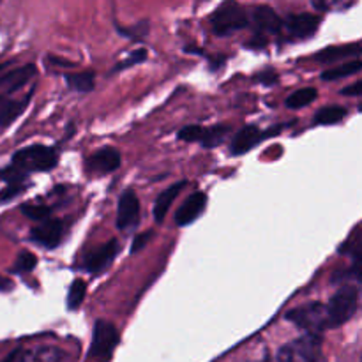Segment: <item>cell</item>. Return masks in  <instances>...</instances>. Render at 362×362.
Instances as JSON below:
<instances>
[{"label": "cell", "mask_w": 362, "mask_h": 362, "mask_svg": "<svg viewBox=\"0 0 362 362\" xmlns=\"http://www.w3.org/2000/svg\"><path fill=\"white\" fill-rule=\"evenodd\" d=\"M59 165V152L46 145H28L14 152L11 165L0 172V179L9 184L23 180L28 173L49 172Z\"/></svg>", "instance_id": "1"}, {"label": "cell", "mask_w": 362, "mask_h": 362, "mask_svg": "<svg viewBox=\"0 0 362 362\" xmlns=\"http://www.w3.org/2000/svg\"><path fill=\"white\" fill-rule=\"evenodd\" d=\"M357 308H359V288L352 285L341 286L325 306L329 329L341 327L343 324L352 320L354 315L357 313Z\"/></svg>", "instance_id": "2"}, {"label": "cell", "mask_w": 362, "mask_h": 362, "mask_svg": "<svg viewBox=\"0 0 362 362\" xmlns=\"http://www.w3.org/2000/svg\"><path fill=\"white\" fill-rule=\"evenodd\" d=\"M211 25L216 35L225 37V35H230L233 32H239L243 28L250 27V14L239 2L228 0V2L221 4L212 13Z\"/></svg>", "instance_id": "3"}, {"label": "cell", "mask_w": 362, "mask_h": 362, "mask_svg": "<svg viewBox=\"0 0 362 362\" xmlns=\"http://www.w3.org/2000/svg\"><path fill=\"white\" fill-rule=\"evenodd\" d=\"M120 341L119 331L112 322L98 320L94 325V334H92L90 352L88 359L94 362H106L113 356V350L117 349Z\"/></svg>", "instance_id": "4"}, {"label": "cell", "mask_w": 362, "mask_h": 362, "mask_svg": "<svg viewBox=\"0 0 362 362\" xmlns=\"http://www.w3.org/2000/svg\"><path fill=\"white\" fill-rule=\"evenodd\" d=\"M286 320L293 322L297 327L304 329L306 332L320 334L322 331L329 329L327 310L320 303H310L306 306H300L286 313Z\"/></svg>", "instance_id": "5"}, {"label": "cell", "mask_w": 362, "mask_h": 362, "mask_svg": "<svg viewBox=\"0 0 362 362\" xmlns=\"http://www.w3.org/2000/svg\"><path fill=\"white\" fill-rule=\"evenodd\" d=\"M250 25L255 30V37L265 39V41H267L269 35L283 30V20L269 6L253 7L250 13Z\"/></svg>", "instance_id": "6"}, {"label": "cell", "mask_w": 362, "mask_h": 362, "mask_svg": "<svg viewBox=\"0 0 362 362\" xmlns=\"http://www.w3.org/2000/svg\"><path fill=\"white\" fill-rule=\"evenodd\" d=\"M119 240L115 239L108 240L106 244H101V246H98L95 250L88 251V253L85 255L83 269L87 272H90V274H99V272L105 271L106 267H110V264H112L117 258V255H119Z\"/></svg>", "instance_id": "7"}, {"label": "cell", "mask_w": 362, "mask_h": 362, "mask_svg": "<svg viewBox=\"0 0 362 362\" xmlns=\"http://www.w3.org/2000/svg\"><path fill=\"white\" fill-rule=\"evenodd\" d=\"M320 27V16L311 13L292 14L286 20H283V28L292 39H308L317 34Z\"/></svg>", "instance_id": "8"}, {"label": "cell", "mask_w": 362, "mask_h": 362, "mask_svg": "<svg viewBox=\"0 0 362 362\" xmlns=\"http://www.w3.org/2000/svg\"><path fill=\"white\" fill-rule=\"evenodd\" d=\"M64 233V225L60 219H45L39 223L37 226L30 230V240L39 244V246L46 247V250H53L60 244Z\"/></svg>", "instance_id": "9"}, {"label": "cell", "mask_w": 362, "mask_h": 362, "mask_svg": "<svg viewBox=\"0 0 362 362\" xmlns=\"http://www.w3.org/2000/svg\"><path fill=\"white\" fill-rule=\"evenodd\" d=\"M140 221V200L133 189L124 191L119 198V211H117V228L131 230Z\"/></svg>", "instance_id": "10"}, {"label": "cell", "mask_w": 362, "mask_h": 362, "mask_svg": "<svg viewBox=\"0 0 362 362\" xmlns=\"http://www.w3.org/2000/svg\"><path fill=\"white\" fill-rule=\"evenodd\" d=\"M274 133L276 129L271 131V133H265V131H262L260 127L257 126H244L243 129L237 131L235 136H233L232 141H230V152H232V156L246 154V152H250L251 148L257 147L258 144L267 140L269 134H274Z\"/></svg>", "instance_id": "11"}, {"label": "cell", "mask_w": 362, "mask_h": 362, "mask_svg": "<svg viewBox=\"0 0 362 362\" xmlns=\"http://www.w3.org/2000/svg\"><path fill=\"white\" fill-rule=\"evenodd\" d=\"M205 205H207V197L202 191L191 194L186 202L179 207L175 214V223L177 226H187L193 221H197L205 211Z\"/></svg>", "instance_id": "12"}, {"label": "cell", "mask_w": 362, "mask_h": 362, "mask_svg": "<svg viewBox=\"0 0 362 362\" xmlns=\"http://www.w3.org/2000/svg\"><path fill=\"white\" fill-rule=\"evenodd\" d=\"M120 152L113 147H103L94 156L87 159L88 172L94 173H112L120 166Z\"/></svg>", "instance_id": "13"}, {"label": "cell", "mask_w": 362, "mask_h": 362, "mask_svg": "<svg viewBox=\"0 0 362 362\" xmlns=\"http://www.w3.org/2000/svg\"><path fill=\"white\" fill-rule=\"evenodd\" d=\"M64 359V352L57 346H34L25 352H18L14 362H60Z\"/></svg>", "instance_id": "14"}, {"label": "cell", "mask_w": 362, "mask_h": 362, "mask_svg": "<svg viewBox=\"0 0 362 362\" xmlns=\"http://www.w3.org/2000/svg\"><path fill=\"white\" fill-rule=\"evenodd\" d=\"M35 74V67L32 64L23 67H16V69L4 71L0 73V88H7L9 92L18 90L20 87H23L28 80Z\"/></svg>", "instance_id": "15"}, {"label": "cell", "mask_w": 362, "mask_h": 362, "mask_svg": "<svg viewBox=\"0 0 362 362\" xmlns=\"http://www.w3.org/2000/svg\"><path fill=\"white\" fill-rule=\"evenodd\" d=\"M186 187V180H182V182H177V184H172L170 187H166L165 191H163L161 194H159L158 198H156L154 202V219L156 223H163L165 221L166 214H168L170 207L173 205V202H175V198L179 197L180 191Z\"/></svg>", "instance_id": "16"}, {"label": "cell", "mask_w": 362, "mask_h": 362, "mask_svg": "<svg viewBox=\"0 0 362 362\" xmlns=\"http://www.w3.org/2000/svg\"><path fill=\"white\" fill-rule=\"evenodd\" d=\"M361 53V42H352V45L343 46H329V48L322 49L315 55V59L322 64H332L336 60L346 59V57H359Z\"/></svg>", "instance_id": "17"}, {"label": "cell", "mask_w": 362, "mask_h": 362, "mask_svg": "<svg viewBox=\"0 0 362 362\" xmlns=\"http://www.w3.org/2000/svg\"><path fill=\"white\" fill-rule=\"evenodd\" d=\"M32 94H34V88H32L21 101H4L2 105H0V127L11 126V124L25 112Z\"/></svg>", "instance_id": "18"}, {"label": "cell", "mask_w": 362, "mask_h": 362, "mask_svg": "<svg viewBox=\"0 0 362 362\" xmlns=\"http://www.w3.org/2000/svg\"><path fill=\"white\" fill-rule=\"evenodd\" d=\"M230 131H232V127L226 126V124H216V126L212 127H202V136L200 140H198V144L209 148L218 147V145L228 136Z\"/></svg>", "instance_id": "19"}, {"label": "cell", "mask_w": 362, "mask_h": 362, "mask_svg": "<svg viewBox=\"0 0 362 362\" xmlns=\"http://www.w3.org/2000/svg\"><path fill=\"white\" fill-rule=\"evenodd\" d=\"M64 80H66L67 87L76 92H81V94L94 90L95 76L90 71H85V73H67L64 74Z\"/></svg>", "instance_id": "20"}, {"label": "cell", "mask_w": 362, "mask_h": 362, "mask_svg": "<svg viewBox=\"0 0 362 362\" xmlns=\"http://www.w3.org/2000/svg\"><path fill=\"white\" fill-rule=\"evenodd\" d=\"M361 67H362L361 59L359 57H356V59L350 60V62L341 64V66L331 67V69L324 71V73H322V80L338 81V80H341V78H349V76H352V74H357L361 71Z\"/></svg>", "instance_id": "21"}, {"label": "cell", "mask_w": 362, "mask_h": 362, "mask_svg": "<svg viewBox=\"0 0 362 362\" xmlns=\"http://www.w3.org/2000/svg\"><path fill=\"white\" fill-rule=\"evenodd\" d=\"M346 115H349V110L343 108V106H325L320 112H317L313 124H317V126H332V124L341 122Z\"/></svg>", "instance_id": "22"}, {"label": "cell", "mask_w": 362, "mask_h": 362, "mask_svg": "<svg viewBox=\"0 0 362 362\" xmlns=\"http://www.w3.org/2000/svg\"><path fill=\"white\" fill-rule=\"evenodd\" d=\"M317 98H318V92L315 87L299 88V90H296L293 94L288 95V99H286V108L290 110L304 108V106L311 105Z\"/></svg>", "instance_id": "23"}, {"label": "cell", "mask_w": 362, "mask_h": 362, "mask_svg": "<svg viewBox=\"0 0 362 362\" xmlns=\"http://www.w3.org/2000/svg\"><path fill=\"white\" fill-rule=\"evenodd\" d=\"M85 293H87V283L80 278L74 279L69 286V293H67V308L71 311L78 310L85 300Z\"/></svg>", "instance_id": "24"}, {"label": "cell", "mask_w": 362, "mask_h": 362, "mask_svg": "<svg viewBox=\"0 0 362 362\" xmlns=\"http://www.w3.org/2000/svg\"><path fill=\"white\" fill-rule=\"evenodd\" d=\"M35 265H37V257L30 251H21L11 271L16 272V274H27V272L34 271Z\"/></svg>", "instance_id": "25"}, {"label": "cell", "mask_w": 362, "mask_h": 362, "mask_svg": "<svg viewBox=\"0 0 362 362\" xmlns=\"http://www.w3.org/2000/svg\"><path fill=\"white\" fill-rule=\"evenodd\" d=\"M356 0H311L313 7L322 13H331V11H343L350 7Z\"/></svg>", "instance_id": "26"}, {"label": "cell", "mask_w": 362, "mask_h": 362, "mask_svg": "<svg viewBox=\"0 0 362 362\" xmlns=\"http://www.w3.org/2000/svg\"><path fill=\"white\" fill-rule=\"evenodd\" d=\"M21 212H23L28 219H32V221H35V223L45 221V219H48L49 214H52V211H49L48 207H42V205H39V207L23 205V207H21Z\"/></svg>", "instance_id": "27"}, {"label": "cell", "mask_w": 362, "mask_h": 362, "mask_svg": "<svg viewBox=\"0 0 362 362\" xmlns=\"http://www.w3.org/2000/svg\"><path fill=\"white\" fill-rule=\"evenodd\" d=\"M145 60H147V52H145V49H138V52L131 53L129 59H126V60H122V62L117 64V66L113 67V73H119V71L127 69V67H131V66H136V64L145 62Z\"/></svg>", "instance_id": "28"}, {"label": "cell", "mask_w": 362, "mask_h": 362, "mask_svg": "<svg viewBox=\"0 0 362 362\" xmlns=\"http://www.w3.org/2000/svg\"><path fill=\"white\" fill-rule=\"evenodd\" d=\"M151 235H152L151 232H145V233H141V235H138L136 239L133 240V244H131V253H138V251H140L141 247L148 243Z\"/></svg>", "instance_id": "29"}, {"label": "cell", "mask_w": 362, "mask_h": 362, "mask_svg": "<svg viewBox=\"0 0 362 362\" xmlns=\"http://www.w3.org/2000/svg\"><path fill=\"white\" fill-rule=\"evenodd\" d=\"M343 95H350V98H359L361 95V81H356L354 85H350V87H345L341 90Z\"/></svg>", "instance_id": "30"}, {"label": "cell", "mask_w": 362, "mask_h": 362, "mask_svg": "<svg viewBox=\"0 0 362 362\" xmlns=\"http://www.w3.org/2000/svg\"><path fill=\"white\" fill-rule=\"evenodd\" d=\"M13 288V281L7 278H4V276H0V292H7V290Z\"/></svg>", "instance_id": "31"}, {"label": "cell", "mask_w": 362, "mask_h": 362, "mask_svg": "<svg viewBox=\"0 0 362 362\" xmlns=\"http://www.w3.org/2000/svg\"><path fill=\"white\" fill-rule=\"evenodd\" d=\"M18 352H20V349H18V350H14V352H11L9 356H7L6 359H4L2 362H14V361H16V356H18Z\"/></svg>", "instance_id": "32"}, {"label": "cell", "mask_w": 362, "mask_h": 362, "mask_svg": "<svg viewBox=\"0 0 362 362\" xmlns=\"http://www.w3.org/2000/svg\"><path fill=\"white\" fill-rule=\"evenodd\" d=\"M11 66V62H4V64H0V73H4V71L7 69V67Z\"/></svg>", "instance_id": "33"}, {"label": "cell", "mask_w": 362, "mask_h": 362, "mask_svg": "<svg viewBox=\"0 0 362 362\" xmlns=\"http://www.w3.org/2000/svg\"><path fill=\"white\" fill-rule=\"evenodd\" d=\"M4 101H6V99H4V95H0V105H2Z\"/></svg>", "instance_id": "34"}]
</instances>
